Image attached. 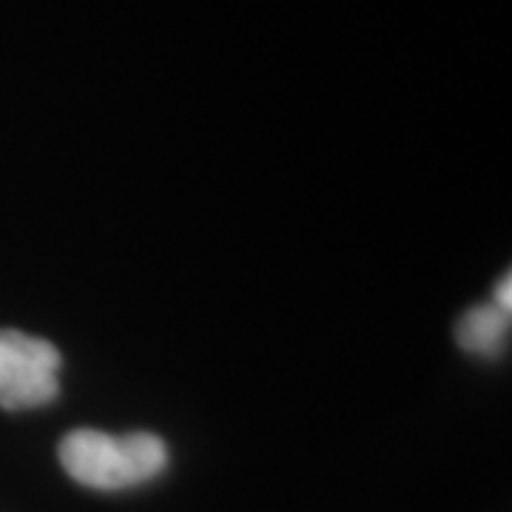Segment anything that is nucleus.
<instances>
[{
  "label": "nucleus",
  "mask_w": 512,
  "mask_h": 512,
  "mask_svg": "<svg viewBox=\"0 0 512 512\" xmlns=\"http://www.w3.org/2000/svg\"><path fill=\"white\" fill-rule=\"evenodd\" d=\"M66 476L92 490H131L168 467V447L154 433L111 436L103 430H72L57 447Z\"/></svg>",
  "instance_id": "f257e3e1"
},
{
  "label": "nucleus",
  "mask_w": 512,
  "mask_h": 512,
  "mask_svg": "<svg viewBox=\"0 0 512 512\" xmlns=\"http://www.w3.org/2000/svg\"><path fill=\"white\" fill-rule=\"evenodd\" d=\"M493 305L495 308H501L504 313H512V279L510 274H504L498 279V285H495L493 291Z\"/></svg>",
  "instance_id": "20e7f679"
},
{
  "label": "nucleus",
  "mask_w": 512,
  "mask_h": 512,
  "mask_svg": "<svg viewBox=\"0 0 512 512\" xmlns=\"http://www.w3.org/2000/svg\"><path fill=\"white\" fill-rule=\"evenodd\" d=\"M510 316L501 308H495L493 302H481L473 305L470 311L458 319L456 339L461 348L473 356L495 359L504 353L507 336H510Z\"/></svg>",
  "instance_id": "7ed1b4c3"
},
{
  "label": "nucleus",
  "mask_w": 512,
  "mask_h": 512,
  "mask_svg": "<svg viewBox=\"0 0 512 512\" xmlns=\"http://www.w3.org/2000/svg\"><path fill=\"white\" fill-rule=\"evenodd\" d=\"M63 356L49 342L23 330H0V407L32 410L60 396Z\"/></svg>",
  "instance_id": "f03ea898"
}]
</instances>
